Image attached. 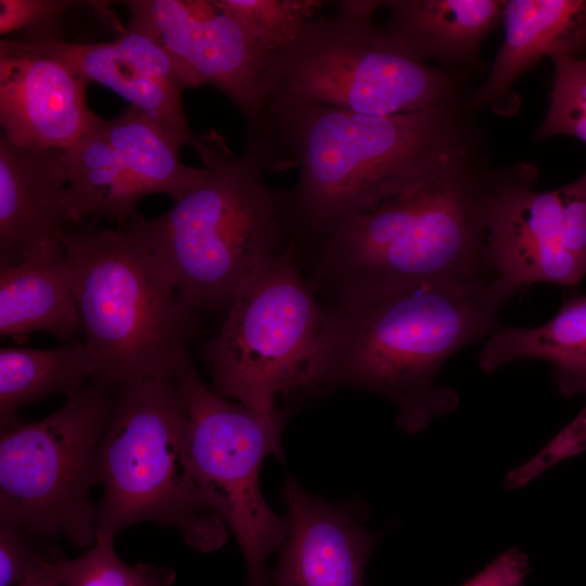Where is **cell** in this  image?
<instances>
[{"label":"cell","mask_w":586,"mask_h":586,"mask_svg":"<svg viewBox=\"0 0 586 586\" xmlns=\"http://www.w3.org/2000/svg\"><path fill=\"white\" fill-rule=\"evenodd\" d=\"M523 358L550 361L562 394L586 392V295L566 301L540 327L498 328L487 337L477 360L483 371L493 372Z\"/></svg>","instance_id":"ffe728a7"},{"label":"cell","mask_w":586,"mask_h":586,"mask_svg":"<svg viewBox=\"0 0 586 586\" xmlns=\"http://www.w3.org/2000/svg\"><path fill=\"white\" fill-rule=\"evenodd\" d=\"M97 115L89 130L60 151L67 182V201L76 225L88 218L107 217L117 225L128 221L142 199L107 139Z\"/></svg>","instance_id":"44dd1931"},{"label":"cell","mask_w":586,"mask_h":586,"mask_svg":"<svg viewBox=\"0 0 586 586\" xmlns=\"http://www.w3.org/2000/svg\"><path fill=\"white\" fill-rule=\"evenodd\" d=\"M31 48L59 59L88 82L101 84L138 109L176 145L198 142L184 114L182 91L148 75L117 44L67 42L54 38L21 39Z\"/></svg>","instance_id":"ac0fdd59"},{"label":"cell","mask_w":586,"mask_h":586,"mask_svg":"<svg viewBox=\"0 0 586 586\" xmlns=\"http://www.w3.org/2000/svg\"><path fill=\"white\" fill-rule=\"evenodd\" d=\"M80 330L73 272L62 243L0 266V334L24 343L42 331L65 343Z\"/></svg>","instance_id":"e0dca14e"},{"label":"cell","mask_w":586,"mask_h":586,"mask_svg":"<svg viewBox=\"0 0 586 586\" xmlns=\"http://www.w3.org/2000/svg\"><path fill=\"white\" fill-rule=\"evenodd\" d=\"M93 380L110 391L171 375L199 328L163 263L124 226L82 224L62 239Z\"/></svg>","instance_id":"8992f818"},{"label":"cell","mask_w":586,"mask_h":586,"mask_svg":"<svg viewBox=\"0 0 586 586\" xmlns=\"http://www.w3.org/2000/svg\"><path fill=\"white\" fill-rule=\"evenodd\" d=\"M62 586H174L176 572L168 566L128 564L114 544L95 543L82 555L56 565Z\"/></svg>","instance_id":"d4e9b609"},{"label":"cell","mask_w":586,"mask_h":586,"mask_svg":"<svg viewBox=\"0 0 586 586\" xmlns=\"http://www.w3.org/2000/svg\"><path fill=\"white\" fill-rule=\"evenodd\" d=\"M586 450V405L583 410L535 456L511 470L505 480L518 489L540 476L552 466Z\"/></svg>","instance_id":"f546056e"},{"label":"cell","mask_w":586,"mask_h":586,"mask_svg":"<svg viewBox=\"0 0 586 586\" xmlns=\"http://www.w3.org/2000/svg\"><path fill=\"white\" fill-rule=\"evenodd\" d=\"M191 420L192 461L201 492L241 549L246 586H270V555L288 534L286 517L263 497L259 473L270 454L282 457L281 428L207 387L188 352L173 374Z\"/></svg>","instance_id":"30bf717a"},{"label":"cell","mask_w":586,"mask_h":586,"mask_svg":"<svg viewBox=\"0 0 586 586\" xmlns=\"http://www.w3.org/2000/svg\"><path fill=\"white\" fill-rule=\"evenodd\" d=\"M97 543L155 522L178 531L188 546L211 552L228 527L206 502L193 467L191 420L173 375L131 381L117 395L95 457Z\"/></svg>","instance_id":"5b68a950"},{"label":"cell","mask_w":586,"mask_h":586,"mask_svg":"<svg viewBox=\"0 0 586 586\" xmlns=\"http://www.w3.org/2000/svg\"><path fill=\"white\" fill-rule=\"evenodd\" d=\"M237 20L255 42L273 55L290 46L305 24L328 1L321 0H214Z\"/></svg>","instance_id":"cb8c5ba5"},{"label":"cell","mask_w":586,"mask_h":586,"mask_svg":"<svg viewBox=\"0 0 586 586\" xmlns=\"http://www.w3.org/2000/svg\"><path fill=\"white\" fill-rule=\"evenodd\" d=\"M558 190L568 249L586 268V173Z\"/></svg>","instance_id":"4dcf8cb0"},{"label":"cell","mask_w":586,"mask_h":586,"mask_svg":"<svg viewBox=\"0 0 586 586\" xmlns=\"http://www.w3.org/2000/svg\"><path fill=\"white\" fill-rule=\"evenodd\" d=\"M18 586H62V584L59 579L55 565L39 572Z\"/></svg>","instance_id":"836d02e7"},{"label":"cell","mask_w":586,"mask_h":586,"mask_svg":"<svg viewBox=\"0 0 586 586\" xmlns=\"http://www.w3.org/2000/svg\"><path fill=\"white\" fill-rule=\"evenodd\" d=\"M95 373L84 342L46 349H0V425L18 421V410L53 394L74 395Z\"/></svg>","instance_id":"7402d4cb"},{"label":"cell","mask_w":586,"mask_h":586,"mask_svg":"<svg viewBox=\"0 0 586 586\" xmlns=\"http://www.w3.org/2000/svg\"><path fill=\"white\" fill-rule=\"evenodd\" d=\"M515 293L495 277L419 284L354 307H323L308 368L307 394L339 387L371 391L397 407L407 433L451 412L458 394L436 383L456 352L498 329Z\"/></svg>","instance_id":"7a4b0ae2"},{"label":"cell","mask_w":586,"mask_h":586,"mask_svg":"<svg viewBox=\"0 0 586 586\" xmlns=\"http://www.w3.org/2000/svg\"><path fill=\"white\" fill-rule=\"evenodd\" d=\"M264 136L271 170L298 166L295 186L278 189L295 241L344 214L471 171V140L450 102L366 115L275 97L266 106Z\"/></svg>","instance_id":"6da1fadb"},{"label":"cell","mask_w":586,"mask_h":586,"mask_svg":"<svg viewBox=\"0 0 586 586\" xmlns=\"http://www.w3.org/2000/svg\"><path fill=\"white\" fill-rule=\"evenodd\" d=\"M66 559L54 540L0 523V586H18Z\"/></svg>","instance_id":"4316f807"},{"label":"cell","mask_w":586,"mask_h":586,"mask_svg":"<svg viewBox=\"0 0 586 586\" xmlns=\"http://www.w3.org/2000/svg\"><path fill=\"white\" fill-rule=\"evenodd\" d=\"M111 392L93 380L39 421L0 425V523L76 548L97 543L91 488Z\"/></svg>","instance_id":"9c48e42d"},{"label":"cell","mask_w":586,"mask_h":586,"mask_svg":"<svg viewBox=\"0 0 586 586\" xmlns=\"http://www.w3.org/2000/svg\"><path fill=\"white\" fill-rule=\"evenodd\" d=\"M270 98L296 99L366 115H396L450 102L456 84L371 18H311L271 55Z\"/></svg>","instance_id":"ba28073f"},{"label":"cell","mask_w":586,"mask_h":586,"mask_svg":"<svg viewBox=\"0 0 586 586\" xmlns=\"http://www.w3.org/2000/svg\"><path fill=\"white\" fill-rule=\"evenodd\" d=\"M487 256L495 275L515 292L547 282L574 285L586 268L569 251L559 190H533L528 177L491 182Z\"/></svg>","instance_id":"7c38bea8"},{"label":"cell","mask_w":586,"mask_h":586,"mask_svg":"<svg viewBox=\"0 0 586 586\" xmlns=\"http://www.w3.org/2000/svg\"><path fill=\"white\" fill-rule=\"evenodd\" d=\"M130 18L150 29L202 81L238 109L247 133L263 135L265 77L271 55L214 0H127Z\"/></svg>","instance_id":"8fae6325"},{"label":"cell","mask_w":586,"mask_h":586,"mask_svg":"<svg viewBox=\"0 0 586 586\" xmlns=\"http://www.w3.org/2000/svg\"><path fill=\"white\" fill-rule=\"evenodd\" d=\"M322 321L323 307L291 238L243 284L219 332L205 343L213 390L282 426L277 398L307 394Z\"/></svg>","instance_id":"52a82bcc"},{"label":"cell","mask_w":586,"mask_h":586,"mask_svg":"<svg viewBox=\"0 0 586 586\" xmlns=\"http://www.w3.org/2000/svg\"><path fill=\"white\" fill-rule=\"evenodd\" d=\"M528 572L526 555L512 548L500 553L462 586H524Z\"/></svg>","instance_id":"1f68e13d"},{"label":"cell","mask_w":586,"mask_h":586,"mask_svg":"<svg viewBox=\"0 0 586 586\" xmlns=\"http://www.w3.org/2000/svg\"><path fill=\"white\" fill-rule=\"evenodd\" d=\"M100 123L142 198L164 193L177 201L207 174L182 164L180 148L131 105Z\"/></svg>","instance_id":"603a6c76"},{"label":"cell","mask_w":586,"mask_h":586,"mask_svg":"<svg viewBox=\"0 0 586 586\" xmlns=\"http://www.w3.org/2000/svg\"><path fill=\"white\" fill-rule=\"evenodd\" d=\"M88 81L56 58L15 38L0 40V124L13 144L64 150L97 115L88 107Z\"/></svg>","instance_id":"4fadbf2b"},{"label":"cell","mask_w":586,"mask_h":586,"mask_svg":"<svg viewBox=\"0 0 586 586\" xmlns=\"http://www.w3.org/2000/svg\"><path fill=\"white\" fill-rule=\"evenodd\" d=\"M193 149L204 179L164 214L136 213L123 225L165 266L184 304L198 314L228 308L232 298L289 243L278 189L264 173L272 154L264 135L247 133L239 156L215 129Z\"/></svg>","instance_id":"277c9868"},{"label":"cell","mask_w":586,"mask_h":586,"mask_svg":"<svg viewBox=\"0 0 586 586\" xmlns=\"http://www.w3.org/2000/svg\"><path fill=\"white\" fill-rule=\"evenodd\" d=\"M383 4L384 1L375 0H342L334 2L337 14L357 18H371L375 10Z\"/></svg>","instance_id":"d6a6232c"},{"label":"cell","mask_w":586,"mask_h":586,"mask_svg":"<svg viewBox=\"0 0 586 586\" xmlns=\"http://www.w3.org/2000/svg\"><path fill=\"white\" fill-rule=\"evenodd\" d=\"M288 534L270 586H365L367 561L379 536L353 508L308 493L286 475Z\"/></svg>","instance_id":"5bb4252c"},{"label":"cell","mask_w":586,"mask_h":586,"mask_svg":"<svg viewBox=\"0 0 586 586\" xmlns=\"http://www.w3.org/2000/svg\"><path fill=\"white\" fill-rule=\"evenodd\" d=\"M489 192L470 171L335 218L308 269L317 296L354 307L423 283L498 278L487 256Z\"/></svg>","instance_id":"3957f363"},{"label":"cell","mask_w":586,"mask_h":586,"mask_svg":"<svg viewBox=\"0 0 586 586\" xmlns=\"http://www.w3.org/2000/svg\"><path fill=\"white\" fill-rule=\"evenodd\" d=\"M555 67L550 104L537 139L569 135L586 142V59L551 56Z\"/></svg>","instance_id":"484cf974"},{"label":"cell","mask_w":586,"mask_h":586,"mask_svg":"<svg viewBox=\"0 0 586 586\" xmlns=\"http://www.w3.org/2000/svg\"><path fill=\"white\" fill-rule=\"evenodd\" d=\"M117 44L148 75L183 91L202 84L200 78L144 25L129 18Z\"/></svg>","instance_id":"83f0119b"},{"label":"cell","mask_w":586,"mask_h":586,"mask_svg":"<svg viewBox=\"0 0 586 586\" xmlns=\"http://www.w3.org/2000/svg\"><path fill=\"white\" fill-rule=\"evenodd\" d=\"M506 1L391 0L386 29L422 61L468 63L502 20Z\"/></svg>","instance_id":"d6986e66"},{"label":"cell","mask_w":586,"mask_h":586,"mask_svg":"<svg viewBox=\"0 0 586 586\" xmlns=\"http://www.w3.org/2000/svg\"><path fill=\"white\" fill-rule=\"evenodd\" d=\"M502 22L501 48L472 105L494 103L543 56H577L586 48V0L506 1Z\"/></svg>","instance_id":"2e32d148"},{"label":"cell","mask_w":586,"mask_h":586,"mask_svg":"<svg viewBox=\"0 0 586 586\" xmlns=\"http://www.w3.org/2000/svg\"><path fill=\"white\" fill-rule=\"evenodd\" d=\"M86 3L75 0H0L1 36L16 33L13 38L62 39L65 14L75 5Z\"/></svg>","instance_id":"f1b7e54d"},{"label":"cell","mask_w":586,"mask_h":586,"mask_svg":"<svg viewBox=\"0 0 586 586\" xmlns=\"http://www.w3.org/2000/svg\"><path fill=\"white\" fill-rule=\"evenodd\" d=\"M60 151L29 149L0 137V266L62 243L76 226Z\"/></svg>","instance_id":"9a60e30c"}]
</instances>
